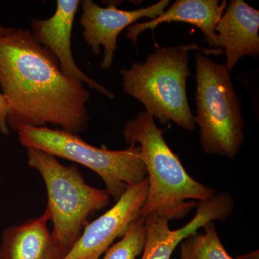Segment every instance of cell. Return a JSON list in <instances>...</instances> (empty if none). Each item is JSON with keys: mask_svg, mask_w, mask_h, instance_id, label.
I'll return each mask as SVG.
<instances>
[{"mask_svg": "<svg viewBox=\"0 0 259 259\" xmlns=\"http://www.w3.org/2000/svg\"><path fill=\"white\" fill-rule=\"evenodd\" d=\"M202 228L203 233L194 232L179 244L180 259H236L227 252L214 221L206 223Z\"/></svg>", "mask_w": 259, "mask_h": 259, "instance_id": "14", "label": "cell"}, {"mask_svg": "<svg viewBox=\"0 0 259 259\" xmlns=\"http://www.w3.org/2000/svg\"><path fill=\"white\" fill-rule=\"evenodd\" d=\"M259 12L242 0H231L227 5L215 27L220 47L225 49V67L231 72L245 56H259Z\"/></svg>", "mask_w": 259, "mask_h": 259, "instance_id": "11", "label": "cell"}, {"mask_svg": "<svg viewBox=\"0 0 259 259\" xmlns=\"http://www.w3.org/2000/svg\"><path fill=\"white\" fill-rule=\"evenodd\" d=\"M148 190L147 177L129 185L111 208L85 226L79 240L63 259H100L115 240L122 238L131 225L141 217Z\"/></svg>", "mask_w": 259, "mask_h": 259, "instance_id": "7", "label": "cell"}, {"mask_svg": "<svg viewBox=\"0 0 259 259\" xmlns=\"http://www.w3.org/2000/svg\"><path fill=\"white\" fill-rule=\"evenodd\" d=\"M10 108L8 100L4 95L0 93V133L5 136L10 134V127L8 118L10 115Z\"/></svg>", "mask_w": 259, "mask_h": 259, "instance_id": "16", "label": "cell"}, {"mask_svg": "<svg viewBox=\"0 0 259 259\" xmlns=\"http://www.w3.org/2000/svg\"><path fill=\"white\" fill-rule=\"evenodd\" d=\"M28 164L44 180L53 235L69 252L91 216L110 204V196L105 190L88 185L77 166H64L49 153L28 148Z\"/></svg>", "mask_w": 259, "mask_h": 259, "instance_id": "5", "label": "cell"}, {"mask_svg": "<svg viewBox=\"0 0 259 259\" xmlns=\"http://www.w3.org/2000/svg\"><path fill=\"white\" fill-rule=\"evenodd\" d=\"M236 259H258V250L248 253V254L239 255Z\"/></svg>", "mask_w": 259, "mask_h": 259, "instance_id": "17", "label": "cell"}, {"mask_svg": "<svg viewBox=\"0 0 259 259\" xmlns=\"http://www.w3.org/2000/svg\"><path fill=\"white\" fill-rule=\"evenodd\" d=\"M79 23L83 27L85 42L95 55L104 47V57L101 67L110 69L113 63L117 48V37L120 32L129 28L139 19H155L160 16L169 5L168 0H161L147 8L136 10H122L117 8V3H111L102 8L92 0H83Z\"/></svg>", "mask_w": 259, "mask_h": 259, "instance_id": "8", "label": "cell"}, {"mask_svg": "<svg viewBox=\"0 0 259 259\" xmlns=\"http://www.w3.org/2000/svg\"><path fill=\"white\" fill-rule=\"evenodd\" d=\"M19 142L56 157L65 158L88 167L103 181L105 190L117 202L129 185L147 177L139 145L129 144L120 151L92 146L78 135L62 129L22 126L18 131Z\"/></svg>", "mask_w": 259, "mask_h": 259, "instance_id": "6", "label": "cell"}, {"mask_svg": "<svg viewBox=\"0 0 259 259\" xmlns=\"http://www.w3.org/2000/svg\"><path fill=\"white\" fill-rule=\"evenodd\" d=\"M49 209L38 218L8 227L3 232L0 259H63L68 252L48 227Z\"/></svg>", "mask_w": 259, "mask_h": 259, "instance_id": "12", "label": "cell"}, {"mask_svg": "<svg viewBox=\"0 0 259 259\" xmlns=\"http://www.w3.org/2000/svg\"><path fill=\"white\" fill-rule=\"evenodd\" d=\"M80 3L79 0H58L55 13L50 18L32 19L31 33L39 44L49 49L57 59L63 74L86 83L92 90L112 100L114 94L85 74L73 57L71 33Z\"/></svg>", "mask_w": 259, "mask_h": 259, "instance_id": "10", "label": "cell"}, {"mask_svg": "<svg viewBox=\"0 0 259 259\" xmlns=\"http://www.w3.org/2000/svg\"><path fill=\"white\" fill-rule=\"evenodd\" d=\"M0 88L10 105L8 125L15 132L47 123L76 135L88 128L90 92L63 74L54 54L29 30L11 28L0 36Z\"/></svg>", "mask_w": 259, "mask_h": 259, "instance_id": "1", "label": "cell"}, {"mask_svg": "<svg viewBox=\"0 0 259 259\" xmlns=\"http://www.w3.org/2000/svg\"><path fill=\"white\" fill-rule=\"evenodd\" d=\"M234 208L231 194L222 192L207 200L199 201L193 219L175 231L170 229L169 221L166 218L156 214L145 216L146 243L141 259H171L172 253L184 238L210 221H226Z\"/></svg>", "mask_w": 259, "mask_h": 259, "instance_id": "9", "label": "cell"}, {"mask_svg": "<svg viewBox=\"0 0 259 259\" xmlns=\"http://www.w3.org/2000/svg\"><path fill=\"white\" fill-rule=\"evenodd\" d=\"M195 64L194 120L200 129L201 146L207 154L234 160L244 143L245 123L231 73L203 51L196 53Z\"/></svg>", "mask_w": 259, "mask_h": 259, "instance_id": "4", "label": "cell"}, {"mask_svg": "<svg viewBox=\"0 0 259 259\" xmlns=\"http://www.w3.org/2000/svg\"><path fill=\"white\" fill-rule=\"evenodd\" d=\"M227 1L218 0H177L158 18L148 22L135 24L127 28V37L137 44L140 34L154 29L160 24L180 22L193 25L200 29L209 47H220L215 27L226 9Z\"/></svg>", "mask_w": 259, "mask_h": 259, "instance_id": "13", "label": "cell"}, {"mask_svg": "<svg viewBox=\"0 0 259 259\" xmlns=\"http://www.w3.org/2000/svg\"><path fill=\"white\" fill-rule=\"evenodd\" d=\"M146 236L145 217L141 216L131 225L120 241L105 252L102 259H137L144 249Z\"/></svg>", "mask_w": 259, "mask_h": 259, "instance_id": "15", "label": "cell"}, {"mask_svg": "<svg viewBox=\"0 0 259 259\" xmlns=\"http://www.w3.org/2000/svg\"><path fill=\"white\" fill-rule=\"evenodd\" d=\"M194 50L207 55L223 54L221 49H203L196 44L158 47L144 63L121 70L124 92L141 102L145 112L161 124L173 122L186 131H194L196 124L187 95L189 54Z\"/></svg>", "mask_w": 259, "mask_h": 259, "instance_id": "3", "label": "cell"}, {"mask_svg": "<svg viewBox=\"0 0 259 259\" xmlns=\"http://www.w3.org/2000/svg\"><path fill=\"white\" fill-rule=\"evenodd\" d=\"M10 30H11V28H5V27L0 25V36L8 33Z\"/></svg>", "mask_w": 259, "mask_h": 259, "instance_id": "18", "label": "cell"}, {"mask_svg": "<svg viewBox=\"0 0 259 259\" xmlns=\"http://www.w3.org/2000/svg\"><path fill=\"white\" fill-rule=\"evenodd\" d=\"M128 144L139 145L147 171V197L141 214H157L168 221L180 220L196 207L194 201L212 198L215 190L190 176L171 151L152 116L141 112L126 122L122 131Z\"/></svg>", "mask_w": 259, "mask_h": 259, "instance_id": "2", "label": "cell"}]
</instances>
